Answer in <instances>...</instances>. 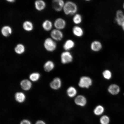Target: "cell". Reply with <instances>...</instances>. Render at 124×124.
Masks as SVG:
<instances>
[{"mask_svg":"<svg viewBox=\"0 0 124 124\" xmlns=\"http://www.w3.org/2000/svg\"><path fill=\"white\" fill-rule=\"evenodd\" d=\"M122 30L123 32H124V21L122 23L121 26L120 27Z\"/></svg>","mask_w":124,"mask_h":124,"instance_id":"4dcf8cb0","label":"cell"},{"mask_svg":"<svg viewBox=\"0 0 124 124\" xmlns=\"http://www.w3.org/2000/svg\"><path fill=\"white\" fill-rule=\"evenodd\" d=\"M19 124H32L31 122L28 119H23L20 122Z\"/></svg>","mask_w":124,"mask_h":124,"instance_id":"f1b7e54d","label":"cell"},{"mask_svg":"<svg viewBox=\"0 0 124 124\" xmlns=\"http://www.w3.org/2000/svg\"><path fill=\"white\" fill-rule=\"evenodd\" d=\"M35 7L37 10L41 11L46 8V4L43 0H36L35 1Z\"/></svg>","mask_w":124,"mask_h":124,"instance_id":"44dd1931","label":"cell"},{"mask_svg":"<svg viewBox=\"0 0 124 124\" xmlns=\"http://www.w3.org/2000/svg\"><path fill=\"white\" fill-rule=\"evenodd\" d=\"M12 29L9 26H4L1 29V33L4 37H8L10 36L12 34Z\"/></svg>","mask_w":124,"mask_h":124,"instance_id":"7402d4cb","label":"cell"},{"mask_svg":"<svg viewBox=\"0 0 124 124\" xmlns=\"http://www.w3.org/2000/svg\"><path fill=\"white\" fill-rule=\"evenodd\" d=\"M20 86L21 89L25 91H28L31 89L32 86V82L27 79H24L20 83Z\"/></svg>","mask_w":124,"mask_h":124,"instance_id":"9a60e30c","label":"cell"},{"mask_svg":"<svg viewBox=\"0 0 124 124\" xmlns=\"http://www.w3.org/2000/svg\"><path fill=\"white\" fill-rule=\"evenodd\" d=\"M107 90L108 93L114 96L118 95L121 91L120 86L116 83H112L109 85Z\"/></svg>","mask_w":124,"mask_h":124,"instance_id":"ba28073f","label":"cell"},{"mask_svg":"<svg viewBox=\"0 0 124 124\" xmlns=\"http://www.w3.org/2000/svg\"><path fill=\"white\" fill-rule=\"evenodd\" d=\"M87 98L83 94H78L74 98V103L77 106L81 108H84L88 104Z\"/></svg>","mask_w":124,"mask_h":124,"instance_id":"5b68a950","label":"cell"},{"mask_svg":"<svg viewBox=\"0 0 124 124\" xmlns=\"http://www.w3.org/2000/svg\"><path fill=\"white\" fill-rule=\"evenodd\" d=\"M123 95H124V93H123Z\"/></svg>","mask_w":124,"mask_h":124,"instance_id":"e575fe53","label":"cell"},{"mask_svg":"<svg viewBox=\"0 0 124 124\" xmlns=\"http://www.w3.org/2000/svg\"><path fill=\"white\" fill-rule=\"evenodd\" d=\"M51 36L55 41H60L63 39L64 35L62 31L55 29L51 31Z\"/></svg>","mask_w":124,"mask_h":124,"instance_id":"30bf717a","label":"cell"},{"mask_svg":"<svg viewBox=\"0 0 124 124\" xmlns=\"http://www.w3.org/2000/svg\"><path fill=\"white\" fill-rule=\"evenodd\" d=\"M99 123L100 124H110L111 123L110 118L107 115L104 114L100 116Z\"/></svg>","mask_w":124,"mask_h":124,"instance_id":"484cf974","label":"cell"},{"mask_svg":"<svg viewBox=\"0 0 124 124\" xmlns=\"http://www.w3.org/2000/svg\"><path fill=\"white\" fill-rule=\"evenodd\" d=\"M44 47L46 51L49 52H53L57 49V45L56 42L52 38H48L45 40Z\"/></svg>","mask_w":124,"mask_h":124,"instance_id":"277c9868","label":"cell"},{"mask_svg":"<svg viewBox=\"0 0 124 124\" xmlns=\"http://www.w3.org/2000/svg\"><path fill=\"white\" fill-rule=\"evenodd\" d=\"M35 124H46V122L44 120H39L35 122Z\"/></svg>","mask_w":124,"mask_h":124,"instance_id":"f546056e","label":"cell"},{"mask_svg":"<svg viewBox=\"0 0 124 124\" xmlns=\"http://www.w3.org/2000/svg\"><path fill=\"white\" fill-rule=\"evenodd\" d=\"M23 29L27 32H31L33 30L34 26L33 23L31 21H25L23 23Z\"/></svg>","mask_w":124,"mask_h":124,"instance_id":"cb8c5ba5","label":"cell"},{"mask_svg":"<svg viewBox=\"0 0 124 124\" xmlns=\"http://www.w3.org/2000/svg\"><path fill=\"white\" fill-rule=\"evenodd\" d=\"M93 80L90 77L83 76L80 77L78 83V86L82 89H88L92 86Z\"/></svg>","mask_w":124,"mask_h":124,"instance_id":"7a4b0ae2","label":"cell"},{"mask_svg":"<svg viewBox=\"0 0 124 124\" xmlns=\"http://www.w3.org/2000/svg\"><path fill=\"white\" fill-rule=\"evenodd\" d=\"M15 52L18 55H21L24 53L25 51V46L21 43L17 44L15 48Z\"/></svg>","mask_w":124,"mask_h":124,"instance_id":"603a6c76","label":"cell"},{"mask_svg":"<svg viewBox=\"0 0 124 124\" xmlns=\"http://www.w3.org/2000/svg\"><path fill=\"white\" fill-rule=\"evenodd\" d=\"M41 77V75L38 72H34L31 73L29 75V80L33 82H36L38 81Z\"/></svg>","mask_w":124,"mask_h":124,"instance_id":"83f0119b","label":"cell"},{"mask_svg":"<svg viewBox=\"0 0 124 124\" xmlns=\"http://www.w3.org/2000/svg\"><path fill=\"white\" fill-rule=\"evenodd\" d=\"M72 21L74 25H80L83 21V16L81 14L77 13L72 16Z\"/></svg>","mask_w":124,"mask_h":124,"instance_id":"d6986e66","label":"cell"},{"mask_svg":"<svg viewBox=\"0 0 124 124\" xmlns=\"http://www.w3.org/2000/svg\"><path fill=\"white\" fill-rule=\"evenodd\" d=\"M75 41L72 39H69L63 43V48L64 51H70L75 47Z\"/></svg>","mask_w":124,"mask_h":124,"instance_id":"5bb4252c","label":"cell"},{"mask_svg":"<svg viewBox=\"0 0 124 124\" xmlns=\"http://www.w3.org/2000/svg\"><path fill=\"white\" fill-rule=\"evenodd\" d=\"M65 3L64 0H52V6L55 11L60 12L63 11Z\"/></svg>","mask_w":124,"mask_h":124,"instance_id":"4fadbf2b","label":"cell"},{"mask_svg":"<svg viewBox=\"0 0 124 124\" xmlns=\"http://www.w3.org/2000/svg\"><path fill=\"white\" fill-rule=\"evenodd\" d=\"M122 10H123L124 11V0L122 3Z\"/></svg>","mask_w":124,"mask_h":124,"instance_id":"d6a6232c","label":"cell"},{"mask_svg":"<svg viewBox=\"0 0 124 124\" xmlns=\"http://www.w3.org/2000/svg\"><path fill=\"white\" fill-rule=\"evenodd\" d=\"M60 57L61 63L63 65L69 64L73 61V56L70 51H63Z\"/></svg>","mask_w":124,"mask_h":124,"instance_id":"3957f363","label":"cell"},{"mask_svg":"<svg viewBox=\"0 0 124 124\" xmlns=\"http://www.w3.org/2000/svg\"><path fill=\"white\" fill-rule=\"evenodd\" d=\"M77 89L75 86H69L66 90V95L70 98H74L78 95Z\"/></svg>","mask_w":124,"mask_h":124,"instance_id":"e0dca14e","label":"cell"},{"mask_svg":"<svg viewBox=\"0 0 124 124\" xmlns=\"http://www.w3.org/2000/svg\"><path fill=\"white\" fill-rule=\"evenodd\" d=\"M55 67L54 62L51 60H48L43 65V69L45 72H49L52 71Z\"/></svg>","mask_w":124,"mask_h":124,"instance_id":"ffe728a7","label":"cell"},{"mask_svg":"<svg viewBox=\"0 0 124 124\" xmlns=\"http://www.w3.org/2000/svg\"><path fill=\"white\" fill-rule=\"evenodd\" d=\"M103 45L101 42L98 40H94L91 42L90 48L91 51L94 53L101 52L103 49Z\"/></svg>","mask_w":124,"mask_h":124,"instance_id":"8992f818","label":"cell"},{"mask_svg":"<svg viewBox=\"0 0 124 124\" xmlns=\"http://www.w3.org/2000/svg\"><path fill=\"white\" fill-rule=\"evenodd\" d=\"M62 81L61 78L57 77L54 78L49 83V86L51 89L54 90H58L62 87Z\"/></svg>","mask_w":124,"mask_h":124,"instance_id":"7c38bea8","label":"cell"},{"mask_svg":"<svg viewBox=\"0 0 124 124\" xmlns=\"http://www.w3.org/2000/svg\"><path fill=\"white\" fill-rule=\"evenodd\" d=\"M14 98L16 101L19 103H23L25 101L26 97L24 93L17 92L15 93Z\"/></svg>","mask_w":124,"mask_h":124,"instance_id":"ac0fdd59","label":"cell"},{"mask_svg":"<svg viewBox=\"0 0 124 124\" xmlns=\"http://www.w3.org/2000/svg\"><path fill=\"white\" fill-rule=\"evenodd\" d=\"M54 25L55 29L62 31L66 28L67 26V22L64 18H58L55 20Z\"/></svg>","mask_w":124,"mask_h":124,"instance_id":"8fae6325","label":"cell"},{"mask_svg":"<svg viewBox=\"0 0 124 124\" xmlns=\"http://www.w3.org/2000/svg\"><path fill=\"white\" fill-rule=\"evenodd\" d=\"M102 76L104 79L107 80H111L113 77V73L111 70L106 69L102 72Z\"/></svg>","mask_w":124,"mask_h":124,"instance_id":"d4e9b609","label":"cell"},{"mask_svg":"<svg viewBox=\"0 0 124 124\" xmlns=\"http://www.w3.org/2000/svg\"><path fill=\"white\" fill-rule=\"evenodd\" d=\"M83 0L86 2H89L92 1V0Z\"/></svg>","mask_w":124,"mask_h":124,"instance_id":"836d02e7","label":"cell"},{"mask_svg":"<svg viewBox=\"0 0 124 124\" xmlns=\"http://www.w3.org/2000/svg\"><path fill=\"white\" fill-rule=\"evenodd\" d=\"M114 21L117 26L121 27L124 21V11L122 9H118L116 11Z\"/></svg>","mask_w":124,"mask_h":124,"instance_id":"52a82bcc","label":"cell"},{"mask_svg":"<svg viewBox=\"0 0 124 124\" xmlns=\"http://www.w3.org/2000/svg\"><path fill=\"white\" fill-rule=\"evenodd\" d=\"M79 7L76 3L72 0L65 1L63 11L64 14L68 16H73L78 13Z\"/></svg>","mask_w":124,"mask_h":124,"instance_id":"6da1fadb","label":"cell"},{"mask_svg":"<svg viewBox=\"0 0 124 124\" xmlns=\"http://www.w3.org/2000/svg\"><path fill=\"white\" fill-rule=\"evenodd\" d=\"M6 0L8 2L10 3H13L15 2L16 1V0Z\"/></svg>","mask_w":124,"mask_h":124,"instance_id":"1f68e13d","label":"cell"},{"mask_svg":"<svg viewBox=\"0 0 124 124\" xmlns=\"http://www.w3.org/2000/svg\"><path fill=\"white\" fill-rule=\"evenodd\" d=\"M72 32L74 36L77 38H82L85 32L84 29L81 26L75 25L72 27Z\"/></svg>","mask_w":124,"mask_h":124,"instance_id":"9c48e42d","label":"cell"},{"mask_svg":"<svg viewBox=\"0 0 124 124\" xmlns=\"http://www.w3.org/2000/svg\"><path fill=\"white\" fill-rule=\"evenodd\" d=\"M105 111L104 107L102 105L99 104L97 105L94 108L93 113L94 116L100 117L104 114Z\"/></svg>","mask_w":124,"mask_h":124,"instance_id":"2e32d148","label":"cell"},{"mask_svg":"<svg viewBox=\"0 0 124 124\" xmlns=\"http://www.w3.org/2000/svg\"><path fill=\"white\" fill-rule=\"evenodd\" d=\"M42 27L43 29L46 31H49L52 29L53 24L52 22L49 20H46L42 23Z\"/></svg>","mask_w":124,"mask_h":124,"instance_id":"4316f807","label":"cell"}]
</instances>
